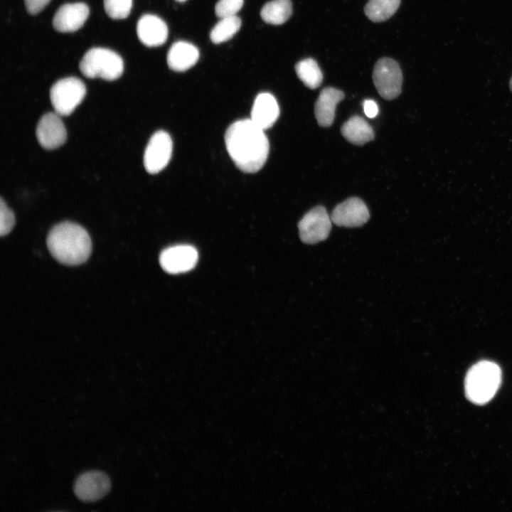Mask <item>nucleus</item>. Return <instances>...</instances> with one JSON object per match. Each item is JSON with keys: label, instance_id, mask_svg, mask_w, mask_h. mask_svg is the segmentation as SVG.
<instances>
[{"label": "nucleus", "instance_id": "11", "mask_svg": "<svg viewBox=\"0 0 512 512\" xmlns=\"http://www.w3.org/2000/svg\"><path fill=\"white\" fill-rule=\"evenodd\" d=\"M38 143L46 149H54L63 144L67 138L66 129L60 115L48 112L40 119L36 130Z\"/></svg>", "mask_w": 512, "mask_h": 512}, {"label": "nucleus", "instance_id": "5", "mask_svg": "<svg viewBox=\"0 0 512 512\" xmlns=\"http://www.w3.org/2000/svg\"><path fill=\"white\" fill-rule=\"evenodd\" d=\"M86 95L83 82L75 77H68L55 82L50 90V98L55 112L60 116L70 114Z\"/></svg>", "mask_w": 512, "mask_h": 512}, {"label": "nucleus", "instance_id": "21", "mask_svg": "<svg viewBox=\"0 0 512 512\" xmlns=\"http://www.w3.org/2000/svg\"><path fill=\"white\" fill-rule=\"evenodd\" d=\"M295 70L300 80L310 89L319 87L322 82V73L316 60L312 58L300 60L295 65Z\"/></svg>", "mask_w": 512, "mask_h": 512}, {"label": "nucleus", "instance_id": "29", "mask_svg": "<svg viewBox=\"0 0 512 512\" xmlns=\"http://www.w3.org/2000/svg\"><path fill=\"white\" fill-rule=\"evenodd\" d=\"M175 1H178V2H184V1H187V0H175Z\"/></svg>", "mask_w": 512, "mask_h": 512}, {"label": "nucleus", "instance_id": "17", "mask_svg": "<svg viewBox=\"0 0 512 512\" xmlns=\"http://www.w3.org/2000/svg\"><path fill=\"white\" fill-rule=\"evenodd\" d=\"M199 58L198 49L186 41L174 43L167 54V64L176 72H183L193 66Z\"/></svg>", "mask_w": 512, "mask_h": 512}, {"label": "nucleus", "instance_id": "26", "mask_svg": "<svg viewBox=\"0 0 512 512\" xmlns=\"http://www.w3.org/2000/svg\"><path fill=\"white\" fill-rule=\"evenodd\" d=\"M50 0H24L27 11L35 15L41 12Z\"/></svg>", "mask_w": 512, "mask_h": 512}, {"label": "nucleus", "instance_id": "25", "mask_svg": "<svg viewBox=\"0 0 512 512\" xmlns=\"http://www.w3.org/2000/svg\"><path fill=\"white\" fill-rule=\"evenodd\" d=\"M15 217L13 211L7 206L3 198L0 200V235H7L13 228Z\"/></svg>", "mask_w": 512, "mask_h": 512}, {"label": "nucleus", "instance_id": "8", "mask_svg": "<svg viewBox=\"0 0 512 512\" xmlns=\"http://www.w3.org/2000/svg\"><path fill=\"white\" fill-rule=\"evenodd\" d=\"M173 143L170 135L164 131L155 132L150 138L144 154V165L149 174L164 169L171 157Z\"/></svg>", "mask_w": 512, "mask_h": 512}, {"label": "nucleus", "instance_id": "14", "mask_svg": "<svg viewBox=\"0 0 512 512\" xmlns=\"http://www.w3.org/2000/svg\"><path fill=\"white\" fill-rule=\"evenodd\" d=\"M137 33L139 41L144 45L156 47L166 42L168 27L161 18L152 14H145L137 22Z\"/></svg>", "mask_w": 512, "mask_h": 512}, {"label": "nucleus", "instance_id": "10", "mask_svg": "<svg viewBox=\"0 0 512 512\" xmlns=\"http://www.w3.org/2000/svg\"><path fill=\"white\" fill-rule=\"evenodd\" d=\"M198 258V252L194 247L178 245L164 249L160 254L159 262L166 272L178 274L193 269Z\"/></svg>", "mask_w": 512, "mask_h": 512}, {"label": "nucleus", "instance_id": "1", "mask_svg": "<svg viewBox=\"0 0 512 512\" xmlns=\"http://www.w3.org/2000/svg\"><path fill=\"white\" fill-rule=\"evenodd\" d=\"M227 151L242 171L255 173L265 164L270 145L264 130L250 119L235 122L225 134Z\"/></svg>", "mask_w": 512, "mask_h": 512}, {"label": "nucleus", "instance_id": "2", "mask_svg": "<svg viewBox=\"0 0 512 512\" xmlns=\"http://www.w3.org/2000/svg\"><path fill=\"white\" fill-rule=\"evenodd\" d=\"M47 247L59 262L78 265L90 257L92 243L87 232L82 226L66 221L57 224L50 230Z\"/></svg>", "mask_w": 512, "mask_h": 512}, {"label": "nucleus", "instance_id": "15", "mask_svg": "<svg viewBox=\"0 0 512 512\" xmlns=\"http://www.w3.org/2000/svg\"><path fill=\"white\" fill-rule=\"evenodd\" d=\"M279 114L274 97L268 92L259 94L253 103L250 119L263 130L271 127Z\"/></svg>", "mask_w": 512, "mask_h": 512}, {"label": "nucleus", "instance_id": "23", "mask_svg": "<svg viewBox=\"0 0 512 512\" xmlns=\"http://www.w3.org/2000/svg\"><path fill=\"white\" fill-rule=\"evenodd\" d=\"M106 14L113 19L127 18L131 11L132 0H103Z\"/></svg>", "mask_w": 512, "mask_h": 512}, {"label": "nucleus", "instance_id": "24", "mask_svg": "<svg viewBox=\"0 0 512 512\" xmlns=\"http://www.w3.org/2000/svg\"><path fill=\"white\" fill-rule=\"evenodd\" d=\"M243 3V0H219L215 5V14L220 18L235 16Z\"/></svg>", "mask_w": 512, "mask_h": 512}, {"label": "nucleus", "instance_id": "6", "mask_svg": "<svg viewBox=\"0 0 512 512\" xmlns=\"http://www.w3.org/2000/svg\"><path fill=\"white\" fill-rule=\"evenodd\" d=\"M373 80L379 95L385 100H393L401 93L402 71L392 58H383L377 61L373 71Z\"/></svg>", "mask_w": 512, "mask_h": 512}, {"label": "nucleus", "instance_id": "27", "mask_svg": "<svg viewBox=\"0 0 512 512\" xmlns=\"http://www.w3.org/2000/svg\"><path fill=\"white\" fill-rule=\"evenodd\" d=\"M363 111L368 117L374 118L378 113V107L373 100H366L363 102Z\"/></svg>", "mask_w": 512, "mask_h": 512}, {"label": "nucleus", "instance_id": "4", "mask_svg": "<svg viewBox=\"0 0 512 512\" xmlns=\"http://www.w3.org/2000/svg\"><path fill=\"white\" fill-rule=\"evenodd\" d=\"M79 68L82 75L88 78L114 80L122 75L124 63L121 56L113 50L92 48L83 55Z\"/></svg>", "mask_w": 512, "mask_h": 512}, {"label": "nucleus", "instance_id": "12", "mask_svg": "<svg viewBox=\"0 0 512 512\" xmlns=\"http://www.w3.org/2000/svg\"><path fill=\"white\" fill-rule=\"evenodd\" d=\"M368 209L358 198H349L338 204L333 210L331 219L338 226L359 227L369 219Z\"/></svg>", "mask_w": 512, "mask_h": 512}, {"label": "nucleus", "instance_id": "28", "mask_svg": "<svg viewBox=\"0 0 512 512\" xmlns=\"http://www.w3.org/2000/svg\"><path fill=\"white\" fill-rule=\"evenodd\" d=\"M509 86H510V90L512 92V77L510 80Z\"/></svg>", "mask_w": 512, "mask_h": 512}, {"label": "nucleus", "instance_id": "7", "mask_svg": "<svg viewBox=\"0 0 512 512\" xmlns=\"http://www.w3.org/2000/svg\"><path fill=\"white\" fill-rule=\"evenodd\" d=\"M331 222L324 207L318 206L311 209L298 223L301 240L315 244L326 240L331 229Z\"/></svg>", "mask_w": 512, "mask_h": 512}, {"label": "nucleus", "instance_id": "22", "mask_svg": "<svg viewBox=\"0 0 512 512\" xmlns=\"http://www.w3.org/2000/svg\"><path fill=\"white\" fill-rule=\"evenodd\" d=\"M241 26V20L237 16L221 18L213 28L210 38L215 44H219L230 40Z\"/></svg>", "mask_w": 512, "mask_h": 512}, {"label": "nucleus", "instance_id": "3", "mask_svg": "<svg viewBox=\"0 0 512 512\" xmlns=\"http://www.w3.org/2000/svg\"><path fill=\"white\" fill-rule=\"evenodd\" d=\"M501 384V370L490 361H480L467 371L464 379L466 398L476 405H485L496 395Z\"/></svg>", "mask_w": 512, "mask_h": 512}, {"label": "nucleus", "instance_id": "18", "mask_svg": "<svg viewBox=\"0 0 512 512\" xmlns=\"http://www.w3.org/2000/svg\"><path fill=\"white\" fill-rule=\"evenodd\" d=\"M341 132L347 141L358 146L374 139L373 128L363 118L357 115L351 117L343 124Z\"/></svg>", "mask_w": 512, "mask_h": 512}, {"label": "nucleus", "instance_id": "19", "mask_svg": "<svg viewBox=\"0 0 512 512\" xmlns=\"http://www.w3.org/2000/svg\"><path fill=\"white\" fill-rule=\"evenodd\" d=\"M292 13V6L290 0H272L264 5L260 16L267 23L280 25L289 18Z\"/></svg>", "mask_w": 512, "mask_h": 512}, {"label": "nucleus", "instance_id": "16", "mask_svg": "<svg viewBox=\"0 0 512 512\" xmlns=\"http://www.w3.org/2000/svg\"><path fill=\"white\" fill-rule=\"evenodd\" d=\"M344 97L341 90L331 87H325L321 91L314 106L319 125L327 127L333 124L336 105Z\"/></svg>", "mask_w": 512, "mask_h": 512}, {"label": "nucleus", "instance_id": "9", "mask_svg": "<svg viewBox=\"0 0 512 512\" xmlns=\"http://www.w3.org/2000/svg\"><path fill=\"white\" fill-rule=\"evenodd\" d=\"M111 488L109 476L97 470L81 474L75 480L74 492L82 501L92 502L106 495Z\"/></svg>", "mask_w": 512, "mask_h": 512}, {"label": "nucleus", "instance_id": "20", "mask_svg": "<svg viewBox=\"0 0 512 512\" xmlns=\"http://www.w3.org/2000/svg\"><path fill=\"white\" fill-rule=\"evenodd\" d=\"M400 0H369L364 8L367 17L373 22L390 18L398 10Z\"/></svg>", "mask_w": 512, "mask_h": 512}, {"label": "nucleus", "instance_id": "13", "mask_svg": "<svg viewBox=\"0 0 512 512\" xmlns=\"http://www.w3.org/2000/svg\"><path fill=\"white\" fill-rule=\"evenodd\" d=\"M89 14V8L85 3L63 4L54 15L53 28L62 33L76 31L84 25Z\"/></svg>", "mask_w": 512, "mask_h": 512}]
</instances>
